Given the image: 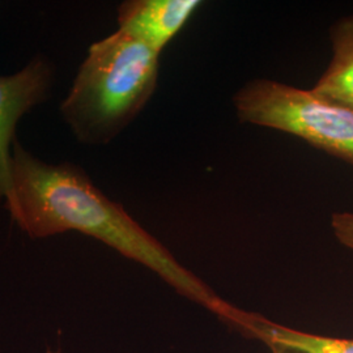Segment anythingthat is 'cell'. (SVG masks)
I'll list each match as a JSON object with an SVG mask.
<instances>
[{
	"instance_id": "1",
	"label": "cell",
	"mask_w": 353,
	"mask_h": 353,
	"mask_svg": "<svg viewBox=\"0 0 353 353\" xmlns=\"http://www.w3.org/2000/svg\"><path fill=\"white\" fill-rule=\"evenodd\" d=\"M11 173L12 199L7 208L29 237L46 239L68 230L80 232L150 268L176 293L216 316L225 309L227 301L181 265L76 165L48 164L14 140Z\"/></svg>"
},
{
	"instance_id": "2",
	"label": "cell",
	"mask_w": 353,
	"mask_h": 353,
	"mask_svg": "<svg viewBox=\"0 0 353 353\" xmlns=\"http://www.w3.org/2000/svg\"><path fill=\"white\" fill-rule=\"evenodd\" d=\"M160 55L119 29L93 43L61 106L76 138L106 144L121 134L154 93Z\"/></svg>"
},
{
	"instance_id": "3",
	"label": "cell",
	"mask_w": 353,
	"mask_h": 353,
	"mask_svg": "<svg viewBox=\"0 0 353 353\" xmlns=\"http://www.w3.org/2000/svg\"><path fill=\"white\" fill-rule=\"evenodd\" d=\"M241 122L274 128L305 140L353 168V112L312 89L254 79L233 97Z\"/></svg>"
},
{
	"instance_id": "4",
	"label": "cell",
	"mask_w": 353,
	"mask_h": 353,
	"mask_svg": "<svg viewBox=\"0 0 353 353\" xmlns=\"http://www.w3.org/2000/svg\"><path fill=\"white\" fill-rule=\"evenodd\" d=\"M52 83L51 64L36 58L11 76H0V198L12 199L11 164L16 126L24 114L48 97Z\"/></svg>"
},
{
	"instance_id": "5",
	"label": "cell",
	"mask_w": 353,
	"mask_h": 353,
	"mask_svg": "<svg viewBox=\"0 0 353 353\" xmlns=\"http://www.w3.org/2000/svg\"><path fill=\"white\" fill-rule=\"evenodd\" d=\"M201 6L199 0H130L118 8V29L161 54Z\"/></svg>"
},
{
	"instance_id": "6",
	"label": "cell",
	"mask_w": 353,
	"mask_h": 353,
	"mask_svg": "<svg viewBox=\"0 0 353 353\" xmlns=\"http://www.w3.org/2000/svg\"><path fill=\"white\" fill-rule=\"evenodd\" d=\"M219 318L242 334L265 343L271 353H353V339L287 327L230 303Z\"/></svg>"
},
{
	"instance_id": "7",
	"label": "cell",
	"mask_w": 353,
	"mask_h": 353,
	"mask_svg": "<svg viewBox=\"0 0 353 353\" xmlns=\"http://www.w3.org/2000/svg\"><path fill=\"white\" fill-rule=\"evenodd\" d=\"M330 37L331 62L312 90L353 112V14L338 20L330 30Z\"/></svg>"
},
{
	"instance_id": "8",
	"label": "cell",
	"mask_w": 353,
	"mask_h": 353,
	"mask_svg": "<svg viewBox=\"0 0 353 353\" xmlns=\"http://www.w3.org/2000/svg\"><path fill=\"white\" fill-rule=\"evenodd\" d=\"M331 228L336 240L353 252V214L336 212L331 216Z\"/></svg>"
}]
</instances>
